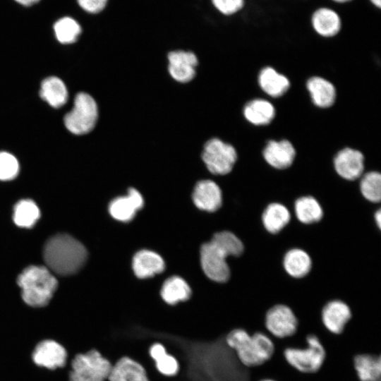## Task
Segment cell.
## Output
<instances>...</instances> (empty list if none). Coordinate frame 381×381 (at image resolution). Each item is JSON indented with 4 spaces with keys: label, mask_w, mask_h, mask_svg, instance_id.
<instances>
[{
    "label": "cell",
    "mask_w": 381,
    "mask_h": 381,
    "mask_svg": "<svg viewBox=\"0 0 381 381\" xmlns=\"http://www.w3.org/2000/svg\"><path fill=\"white\" fill-rule=\"evenodd\" d=\"M144 205L143 198L138 190L129 188L128 195L112 200L109 205V212L115 219L128 222L135 217L137 211Z\"/></svg>",
    "instance_id": "13"
},
{
    "label": "cell",
    "mask_w": 381,
    "mask_h": 381,
    "mask_svg": "<svg viewBox=\"0 0 381 381\" xmlns=\"http://www.w3.org/2000/svg\"><path fill=\"white\" fill-rule=\"evenodd\" d=\"M18 172L19 163L17 159L7 152H0V180L13 179Z\"/></svg>",
    "instance_id": "34"
},
{
    "label": "cell",
    "mask_w": 381,
    "mask_h": 381,
    "mask_svg": "<svg viewBox=\"0 0 381 381\" xmlns=\"http://www.w3.org/2000/svg\"><path fill=\"white\" fill-rule=\"evenodd\" d=\"M264 324L265 329L271 337L284 339L296 334L298 320L289 306L277 304L266 312Z\"/></svg>",
    "instance_id": "8"
},
{
    "label": "cell",
    "mask_w": 381,
    "mask_h": 381,
    "mask_svg": "<svg viewBox=\"0 0 381 381\" xmlns=\"http://www.w3.org/2000/svg\"><path fill=\"white\" fill-rule=\"evenodd\" d=\"M109 381H150L144 368L128 357L120 358L112 365Z\"/></svg>",
    "instance_id": "18"
},
{
    "label": "cell",
    "mask_w": 381,
    "mask_h": 381,
    "mask_svg": "<svg viewBox=\"0 0 381 381\" xmlns=\"http://www.w3.org/2000/svg\"><path fill=\"white\" fill-rule=\"evenodd\" d=\"M210 241L227 257L238 256L243 251V244L241 241L235 234L228 231L215 234Z\"/></svg>",
    "instance_id": "32"
},
{
    "label": "cell",
    "mask_w": 381,
    "mask_h": 381,
    "mask_svg": "<svg viewBox=\"0 0 381 381\" xmlns=\"http://www.w3.org/2000/svg\"><path fill=\"white\" fill-rule=\"evenodd\" d=\"M66 358L64 347L51 339L40 341L32 353V360L36 365L52 370L63 367Z\"/></svg>",
    "instance_id": "12"
},
{
    "label": "cell",
    "mask_w": 381,
    "mask_h": 381,
    "mask_svg": "<svg viewBox=\"0 0 381 381\" xmlns=\"http://www.w3.org/2000/svg\"><path fill=\"white\" fill-rule=\"evenodd\" d=\"M288 209L279 203L269 205L262 214V223L265 229L271 234L279 232L290 221Z\"/></svg>",
    "instance_id": "25"
},
{
    "label": "cell",
    "mask_w": 381,
    "mask_h": 381,
    "mask_svg": "<svg viewBox=\"0 0 381 381\" xmlns=\"http://www.w3.org/2000/svg\"><path fill=\"white\" fill-rule=\"evenodd\" d=\"M313 25L318 33L325 37L336 35L340 30L339 16L329 8H320L313 16Z\"/></svg>",
    "instance_id": "27"
},
{
    "label": "cell",
    "mask_w": 381,
    "mask_h": 381,
    "mask_svg": "<svg viewBox=\"0 0 381 381\" xmlns=\"http://www.w3.org/2000/svg\"><path fill=\"white\" fill-rule=\"evenodd\" d=\"M98 118V109L95 100L85 92H79L74 99L73 108L64 116L66 128L75 135L90 132Z\"/></svg>",
    "instance_id": "6"
},
{
    "label": "cell",
    "mask_w": 381,
    "mask_h": 381,
    "mask_svg": "<svg viewBox=\"0 0 381 381\" xmlns=\"http://www.w3.org/2000/svg\"><path fill=\"white\" fill-rule=\"evenodd\" d=\"M151 357L155 361L157 369L164 375H174L179 371L176 359L166 353L165 348L161 344H153L150 349Z\"/></svg>",
    "instance_id": "30"
},
{
    "label": "cell",
    "mask_w": 381,
    "mask_h": 381,
    "mask_svg": "<svg viewBox=\"0 0 381 381\" xmlns=\"http://www.w3.org/2000/svg\"><path fill=\"white\" fill-rule=\"evenodd\" d=\"M335 1H337V2H346V1H348L349 0H334Z\"/></svg>",
    "instance_id": "41"
},
{
    "label": "cell",
    "mask_w": 381,
    "mask_h": 381,
    "mask_svg": "<svg viewBox=\"0 0 381 381\" xmlns=\"http://www.w3.org/2000/svg\"><path fill=\"white\" fill-rule=\"evenodd\" d=\"M192 198L198 208L210 212L217 210L222 203V191L218 185L211 180L198 182Z\"/></svg>",
    "instance_id": "15"
},
{
    "label": "cell",
    "mask_w": 381,
    "mask_h": 381,
    "mask_svg": "<svg viewBox=\"0 0 381 381\" xmlns=\"http://www.w3.org/2000/svg\"><path fill=\"white\" fill-rule=\"evenodd\" d=\"M213 6L221 13L224 15L234 14L239 11L243 5V0H211Z\"/></svg>",
    "instance_id": "35"
},
{
    "label": "cell",
    "mask_w": 381,
    "mask_h": 381,
    "mask_svg": "<svg viewBox=\"0 0 381 381\" xmlns=\"http://www.w3.org/2000/svg\"><path fill=\"white\" fill-rule=\"evenodd\" d=\"M202 158L211 173L224 175L233 169L237 154L232 145L218 138H212L205 143Z\"/></svg>",
    "instance_id": "7"
},
{
    "label": "cell",
    "mask_w": 381,
    "mask_h": 381,
    "mask_svg": "<svg viewBox=\"0 0 381 381\" xmlns=\"http://www.w3.org/2000/svg\"><path fill=\"white\" fill-rule=\"evenodd\" d=\"M274 113L272 104L264 99L252 100L243 109L246 119L258 126L268 124L274 119Z\"/></svg>",
    "instance_id": "26"
},
{
    "label": "cell",
    "mask_w": 381,
    "mask_h": 381,
    "mask_svg": "<svg viewBox=\"0 0 381 381\" xmlns=\"http://www.w3.org/2000/svg\"><path fill=\"white\" fill-rule=\"evenodd\" d=\"M370 1L374 5H375L378 8L380 7L381 0H370Z\"/></svg>",
    "instance_id": "39"
},
{
    "label": "cell",
    "mask_w": 381,
    "mask_h": 381,
    "mask_svg": "<svg viewBox=\"0 0 381 381\" xmlns=\"http://www.w3.org/2000/svg\"><path fill=\"white\" fill-rule=\"evenodd\" d=\"M306 346L303 348L288 347L284 351L286 362L303 373L318 372L325 361L326 353L317 335L309 334L306 338Z\"/></svg>",
    "instance_id": "4"
},
{
    "label": "cell",
    "mask_w": 381,
    "mask_h": 381,
    "mask_svg": "<svg viewBox=\"0 0 381 381\" xmlns=\"http://www.w3.org/2000/svg\"><path fill=\"white\" fill-rule=\"evenodd\" d=\"M227 256L211 241L200 248V262L205 275L217 282H225L230 276Z\"/></svg>",
    "instance_id": "9"
},
{
    "label": "cell",
    "mask_w": 381,
    "mask_h": 381,
    "mask_svg": "<svg viewBox=\"0 0 381 381\" xmlns=\"http://www.w3.org/2000/svg\"><path fill=\"white\" fill-rule=\"evenodd\" d=\"M69 381H105L112 365L97 350L77 354L71 363Z\"/></svg>",
    "instance_id": "5"
},
{
    "label": "cell",
    "mask_w": 381,
    "mask_h": 381,
    "mask_svg": "<svg viewBox=\"0 0 381 381\" xmlns=\"http://www.w3.org/2000/svg\"><path fill=\"white\" fill-rule=\"evenodd\" d=\"M17 282L21 288L22 298L32 307L47 306L58 286L56 278L44 266L31 265L19 274Z\"/></svg>",
    "instance_id": "3"
},
{
    "label": "cell",
    "mask_w": 381,
    "mask_h": 381,
    "mask_svg": "<svg viewBox=\"0 0 381 381\" xmlns=\"http://www.w3.org/2000/svg\"><path fill=\"white\" fill-rule=\"evenodd\" d=\"M296 155L292 144L286 140H270L263 150L266 162L272 167L284 169L291 165Z\"/></svg>",
    "instance_id": "16"
},
{
    "label": "cell",
    "mask_w": 381,
    "mask_h": 381,
    "mask_svg": "<svg viewBox=\"0 0 381 381\" xmlns=\"http://www.w3.org/2000/svg\"><path fill=\"white\" fill-rule=\"evenodd\" d=\"M133 270L140 279H145L162 272L165 268L162 258L155 252L142 250L137 252L133 258Z\"/></svg>",
    "instance_id": "17"
},
{
    "label": "cell",
    "mask_w": 381,
    "mask_h": 381,
    "mask_svg": "<svg viewBox=\"0 0 381 381\" xmlns=\"http://www.w3.org/2000/svg\"><path fill=\"white\" fill-rule=\"evenodd\" d=\"M321 322L332 334H340L352 318L350 307L344 301L333 300L327 303L320 313Z\"/></svg>",
    "instance_id": "10"
},
{
    "label": "cell",
    "mask_w": 381,
    "mask_h": 381,
    "mask_svg": "<svg viewBox=\"0 0 381 381\" xmlns=\"http://www.w3.org/2000/svg\"><path fill=\"white\" fill-rule=\"evenodd\" d=\"M40 95L42 99L54 108L61 107L68 99L65 84L55 76L47 78L42 81Z\"/></svg>",
    "instance_id": "21"
},
{
    "label": "cell",
    "mask_w": 381,
    "mask_h": 381,
    "mask_svg": "<svg viewBox=\"0 0 381 381\" xmlns=\"http://www.w3.org/2000/svg\"><path fill=\"white\" fill-rule=\"evenodd\" d=\"M43 258L47 267L61 276L77 273L87 258L85 246L73 236L59 234L51 237L45 243Z\"/></svg>",
    "instance_id": "1"
},
{
    "label": "cell",
    "mask_w": 381,
    "mask_h": 381,
    "mask_svg": "<svg viewBox=\"0 0 381 381\" xmlns=\"http://www.w3.org/2000/svg\"><path fill=\"white\" fill-rule=\"evenodd\" d=\"M259 381H276V380H272V379H262V380H260Z\"/></svg>",
    "instance_id": "40"
},
{
    "label": "cell",
    "mask_w": 381,
    "mask_h": 381,
    "mask_svg": "<svg viewBox=\"0 0 381 381\" xmlns=\"http://www.w3.org/2000/svg\"><path fill=\"white\" fill-rule=\"evenodd\" d=\"M40 216V210L32 200H20L14 206L13 219L18 226L30 228Z\"/></svg>",
    "instance_id": "29"
},
{
    "label": "cell",
    "mask_w": 381,
    "mask_h": 381,
    "mask_svg": "<svg viewBox=\"0 0 381 381\" xmlns=\"http://www.w3.org/2000/svg\"><path fill=\"white\" fill-rule=\"evenodd\" d=\"M190 294L191 290L189 285L183 279L178 276L168 278L161 289L162 298L170 305L187 301Z\"/></svg>",
    "instance_id": "23"
},
{
    "label": "cell",
    "mask_w": 381,
    "mask_h": 381,
    "mask_svg": "<svg viewBox=\"0 0 381 381\" xmlns=\"http://www.w3.org/2000/svg\"><path fill=\"white\" fill-rule=\"evenodd\" d=\"M224 341L239 362L247 368L264 364L274 352V345L270 335L262 332L250 334L244 329L235 328L228 332Z\"/></svg>",
    "instance_id": "2"
},
{
    "label": "cell",
    "mask_w": 381,
    "mask_h": 381,
    "mask_svg": "<svg viewBox=\"0 0 381 381\" xmlns=\"http://www.w3.org/2000/svg\"><path fill=\"white\" fill-rule=\"evenodd\" d=\"M353 364L359 381H381V355H355Z\"/></svg>",
    "instance_id": "19"
},
{
    "label": "cell",
    "mask_w": 381,
    "mask_h": 381,
    "mask_svg": "<svg viewBox=\"0 0 381 381\" xmlns=\"http://www.w3.org/2000/svg\"><path fill=\"white\" fill-rule=\"evenodd\" d=\"M77 1L86 12L97 14L105 8L108 0H77Z\"/></svg>",
    "instance_id": "36"
},
{
    "label": "cell",
    "mask_w": 381,
    "mask_h": 381,
    "mask_svg": "<svg viewBox=\"0 0 381 381\" xmlns=\"http://www.w3.org/2000/svg\"><path fill=\"white\" fill-rule=\"evenodd\" d=\"M286 272L293 277L301 278L311 269V259L303 250L294 248L289 250L283 261Z\"/></svg>",
    "instance_id": "24"
},
{
    "label": "cell",
    "mask_w": 381,
    "mask_h": 381,
    "mask_svg": "<svg viewBox=\"0 0 381 381\" xmlns=\"http://www.w3.org/2000/svg\"><path fill=\"white\" fill-rule=\"evenodd\" d=\"M15 1L21 5H23L25 6H30L37 3L40 0H15Z\"/></svg>",
    "instance_id": "37"
},
{
    "label": "cell",
    "mask_w": 381,
    "mask_h": 381,
    "mask_svg": "<svg viewBox=\"0 0 381 381\" xmlns=\"http://www.w3.org/2000/svg\"><path fill=\"white\" fill-rule=\"evenodd\" d=\"M375 222L378 226L379 228H380L381 226V211L380 210H378L375 214Z\"/></svg>",
    "instance_id": "38"
},
{
    "label": "cell",
    "mask_w": 381,
    "mask_h": 381,
    "mask_svg": "<svg viewBox=\"0 0 381 381\" xmlns=\"http://www.w3.org/2000/svg\"><path fill=\"white\" fill-rule=\"evenodd\" d=\"M307 88L313 103L322 108L332 106L336 98L334 85L320 77H313L307 83Z\"/></svg>",
    "instance_id": "20"
},
{
    "label": "cell",
    "mask_w": 381,
    "mask_h": 381,
    "mask_svg": "<svg viewBox=\"0 0 381 381\" xmlns=\"http://www.w3.org/2000/svg\"><path fill=\"white\" fill-rule=\"evenodd\" d=\"M295 212L298 219L304 224L317 222L323 214L320 205L311 196L298 198L295 202Z\"/></svg>",
    "instance_id": "28"
},
{
    "label": "cell",
    "mask_w": 381,
    "mask_h": 381,
    "mask_svg": "<svg viewBox=\"0 0 381 381\" xmlns=\"http://www.w3.org/2000/svg\"><path fill=\"white\" fill-rule=\"evenodd\" d=\"M360 188L365 199L378 202L381 198V175L376 171L365 174L361 181Z\"/></svg>",
    "instance_id": "33"
},
{
    "label": "cell",
    "mask_w": 381,
    "mask_h": 381,
    "mask_svg": "<svg viewBox=\"0 0 381 381\" xmlns=\"http://www.w3.org/2000/svg\"><path fill=\"white\" fill-rule=\"evenodd\" d=\"M54 32L59 42L62 44L75 42L82 32L80 24L73 18L64 17L54 25Z\"/></svg>",
    "instance_id": "31"
},
{
    "label": "cell",
    "mask_w": 381,
    "mask_h": 381,
    "mask_svg": "<svg viewBox=\"0 0 381 381\" xmlns=\"http://www.w3.org/2000/svg\"><path fill=\"white\" fill-rule=\"evenodd\" d=\"M258 81L262 90L273 97L284 94L290 85L286 77L270 67H266L261 71Z\"/></svg>",
    "instance_id": "22"
},
{
    "label": "cell",
    "mask_w": 381,
    "mask_h": 381,
    "mask_svg": "<svg viewBox=\"0 0 381 381\" xmlns=\"http://www.w3.org/2000/svg\"><path fill=\"white\" fill-rule=\"evenodd\" d=\"M168 61L169 73L175 80L187 83L194 78L198 59L193 52L172 51L168 54Z\"/></svg>",
    "instance_id": "11"
},
{
    "label": "cell",
    "mask_w": 381,
    "mask_h": 381,
    "mask_svg": "<svg viewBox=\"0 0 381 381\" xmlns=\"http://www.w3.org/2000/svg\"><path fill=\"white\" fill-rule=\"evenodd\" d=\"M363 154L356 150L345 148L336 155L334 164L337 174L347 180H355L361 176L364 169Z\"/></svg>",
    "instance_id": "14"
}]
</instances>
